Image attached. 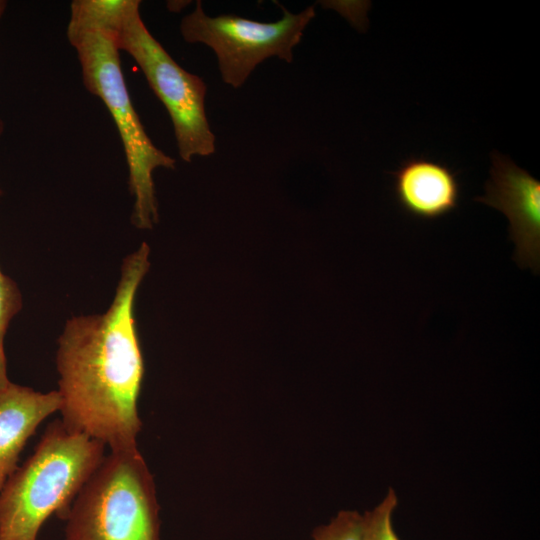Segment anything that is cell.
Masks as SVG:
<instances>
[{
    "label": "cell",
    "mask_w": 540,
    "mask_h": 540,
    "mask_svg": "<svg viewBox=\"0 0 540 540\" xmlns=\"http://www.w3.org/2000/svg\"><path fill=\"white\" fill-rule=\"evenodd\" d=\"M149 254L145 242L129 254L108 310L70 318L58 339L61 421L109 451L136 448L142 428L138 399L144 362L134 305L150 267Z\"/></svg>",
    "instance_id": "6da1fadb"
},
{
    "label": "cell",
    "mask_w": 540,
    "mask_h": 540,
    "mask_svg": "<svg viewBox=\"0 0 540 540\" xmlns=\"http://www.w3.org/2000/svg\"><path fill=\"white\" fill-rule=\"evenodd\" d=\"M105 448L61 419L50 423L0 492V540H37L51 515L64 519L102 462Z\"/></svg>",
    "instance_id": "7a4b0ae2"
},
{
    "label": "cell",
    "mask_w": 540,
    "mask_h": 540,
    "mask_svg": "<svg viewBox=\"0 0 540 540\" xmlns=\"http://www.w3.org/2000/svg\"><path fill=\"white\" fill-rule=\"evenodd\" d=\"M67 38L77 52L85 88L104 102L119 131L134 197L131 222L151 229L159 219L152 173L159 167L174 169L176 160L152 143L132 105L113 33L68 23Z\"/></svg>",
    "instance_id": "3957f363"
},
{
    "label": "cell",
    "mask_w": 540,
    "mask_h": 540,
    "mask_svg": "<svg viewBox=\"0 0 540 540\" xmlns=\"http://www.w3.org/2000/svg\"><path fill=\"white\" fill-rule=\"evenodd\" d=\"M159 512L138 447L109 451L64 517V540H161Z\"/></svg>",
    "instance_id": "277c9868"
},
{
    "label": "cell",
    "mask_w": 540,
    "mask_h": 540,
    "mask_svg": "<svg viewBox=\"0 0 540 540\" xmlns=\"http://www.w3.org/2000/svg\"><path fill=\"white\" fill-rule=\"evenodd\" d=\"M140 3L131 0L113 32L117 48L135 60L168 111L179 156L185 162L209 156L215 152L216 138L205 111L207 86L201 77L183 69L153 37L141 19Z\"/></svg>",
    "instance_id": "5b68a950"
},
{
    "label": "cell",
    "mask_w": 540,
    "mask_h": 540,
    "mask_svg": "<svg viewBox=\"0 0 540 540\" xmlns=\"http://www.w3.org/2000/svg\"><path fill=\"white\" fill-rule=\"evenodd\" d=\"M277 5L283 10L281 19L259 22L234 14L210 17L198 0L195 9L182 18L180 32L187 43L210 47L217 57L221 79L237 89L267 58L293 62V50L315 16L312 5L299 13L290 12L280 3Z\"/></svg>",
    "instance_id": "8992f818"
},
{
    "label": "cell",
    "mask_w": 540,
    "mask_h": 540,
    "mask_svg": "<svg viewBox=\"0 0 540 540\" xmlns=\"http://www.w3.org/2000/svg\"><path fill=\"white\" fill-rule=\"evenodd\" d=\"M486 194L476 201L501 211L510 222L515 259L539 272L540 182L518 167L509 157L494 151Z\"/></svg>",
    "instance_id": "52a82bcc"
},
{
    "label": "cell",
    "mask_w": 540,
    "mask_h": 540,
    "mask_svg": "<svg viewBox=\"0 0 540 540\" xmlns=\"http://www.w3.org/2000/svg\"><path fill=\"white\" fill-rule=\"evenodd\" d=\"M391 174L398 204L413 217L434 220L458 207L460 183L444 163L410 157Z\"/></svg>",
    "instance_id": "ba28073f"
},
{
    "label": "cell",
    "mask_w": 540,
    "mask_h": 540,
    "mask_svg": "<svg viewBox=\"0 0 540 540\" xmlns=\"http://www.w3.org/2000/svg\"><path fill=\"white\" fill-rule=\"evenodd\" d=\"M60 406L57 390L43 393L12 382L0 390V492L19 467L27 441Z\"/></svg>",
    "instance_id": "9c48e42d"
},
{
    "label": "cell",
    "mask_w": 540,
    "mask_h": 540,
    "mask_svg": "<svg viewBox=\"0 0 540 540\" xmlns=\"http://www.w3.org/2000/svg\"><path fill=\"white\" fill-rule=\"evenodd\" d=\"M2 190L0 188V196ZM22 308V296L17 284L0 268V390L11 382L7 374V360L4 349V339L13 317Z\"/></svg>",
    "instance_id": "30bf717a"
},
{
    "label": "cell",
    "mask_w": 540,
    "mask_h": 540,
    "mask_svg": "<svg viewBox=\"0 0 540 540\" xmlns=\"http://www.w3.org/2000/svg\"><path fill=\"white\" fill-rule=\"evenodd\" d=\"M397 502L395 491L390 488L380 504L363 514V540H400L392 522Z\"/></svg>",
    "instance_id": "8fae6325"
},
{
    "label": "cell",
    "mask_w": 540,
    "mask_h": 540,
    "mask_svg": "<svg viewBox=\"0 0 540 540\" xmlns=\"http://www.w3.org/2000/svg\"><path fill=\"white\" fill-rule=\"evenodd\" d=\"M314 540H363V515L357 511H340L328 524L316 527Z\"/></svg>",
    "instance_id": "7c38bea8"
},
{
    "label": "cell",
    "mask_w": 540,
    "mask_h": 540,
    "mask_svg": "<svg viewBox=\"0 0 540 540\" xmlns=\"http://www.w3.org/2000/svg\"><path fill=\"white\" fill-rule=\"evenodd\" d=\"M6 6H7V2L4 1V0H0V18L2 17ZM3 130H4V124H3L2 120L0 119V136L3 133Z\"/></svg>",
    "instance_id": "4fadbf2b"
}]
</instances>
